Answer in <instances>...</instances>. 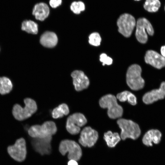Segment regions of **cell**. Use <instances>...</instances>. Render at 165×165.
I'll return each instance as SVG.
<instances>
[{
	"mask_svg": "<svg viewBox=\"0 0 165 165\" xmlns=\"http://www.w3.org/2000/svg\"><path fill=\"white\" fill-rule=\"evenodd\" d=\"M25 106L23 108L19 104H15L13 108L12 114L14 118L18 121L26 119L37 111V106L36 102L30 98L24 99Z\"/></svg>",
	"mask_w": 165,
	"mask_h": 165,
	"instance_id": "1",
	"label": "cell"
},
{
	"mask_svg": "<svg viewBox=\"0 0 165 165\" xmlns=\"http://www.w3.org/2000/svg\"><path fill=\"white\" fill-rule=\"evenodd\" d=\"M99 104L102 108H107L108 115L110 118L115 119L122 116L123 108L118 104L116 98L114 95L108 94L102 97L99 100Z\"/></svg>",
	"mask_w": 165,
	"mask_h": 165,
	"instance_id": "2",
	"label": "cell"
},
{
	"mask_svg": "<svg viewBox=\"0 0 165 165\" xmlns=\"http://www.w3.org/2000/svg\"><path fill=\"white\" fill-rule=\"evenodd\" d=\"M142 70L137 64L130 65L126 74L127 83L132 90H137L142 89L144 86L145 81L141 75Z\"/></svg>",
	"mask_w": 165,
	"mask_h": 165,
	"instance_id": "3",
	"label": "cell"
},
{
	"mask_svg": "<svg viewBox=\"0 0 165 165\" xmlns=\"http://www.w3.org/2000/svg\"><path fill=\"white\" fill-rule=\"evenodd\" d=\"M57 131V127L55 123L52 121H47L42 125H35L31 127L28 130L29 135L33 138H43L52 136Z\"/></svg>",
	"mask_w": 165,
	"mask_h": 165,
	"instance_id": "4",
	"label": "cell"
},
{
	"mask_svg": "<svg viewBox=\"0 0 165 165\" xmlns=\"http://www.w3.org/2000/svg\"><path fill=\"white\" fill-rule=\"evenodd\" d=\"M117 123L121 129L120 138L123 140L127 138L133 140L137 139L141 134V130L138 125L130 120L120 119L117 121Z\"/></svg>",
	"mask_w": 165,
	"mask_h": 165,
	"instance_id": "5",
	"label": "cell"
},
{
	"mask_svg": "<svg viewBox=\"0 0 165 165\" xmlns=\"http://www.w3.org/2000/svg\"><path fill=\"white\" fill-rule=\"evenodd\" d=\"M59 151L61 154L64 156L68 152V157L69 160H79L82 156V151L79 145L75 141L65 139L62 141L59 146Z\"/></svg>",
	"mask_w": 165,
	"mask_h": 165,
	"instance_id": "6",
	"label": "cell"
},
{
	"mask_svg": "<svg viewBox=\"0 0 165 165\" xmlns=\"http://www.w3.org/2000/svg\"><path fill=\"white\" fill-rule=\"evenodd\" d=\"M136 25L135 36L136 39L141 43H146L148 39L147 34L152 36L154 33L151 24L146 18H141L137 20Z\"/></svg>",
	"mask_w": 165,
	"mask_h": 165,
	"instance_id": "7",
	"label": "cell"
},
{
	"mask_svg": "<svg viewBox=\"0 0 165 165\" xmlns=\"http://www.w3.org/2000/svg\"><path fill=\"white\" fill-rule=\"evenodd\" d=\"M119 32L126 37H130L136 25L134 17L128 13H124L120 16L117 22Z\"/></svg>",
	"mask_w": 165,
	"mask_h": 165,
	"instance_id": "8",
	"label": "cell"
},
{
	"mask_svg": "<svg viewBox=\"0 0 165 165\" xmlns=\"http://www.w3.org/2000/svg\"><path fill=\"white\" fill-rule=\"evenodd\" d=\"M87 120L85 116L80 113H75L67 118L66 129L67 131L72 135H76L80 131V127L85 125Z\"/></svg>",
	"mask_w": 165,
	"mask_h": 165,
	"instance_id": "9",
	"label": "cell"
},
{
	"mask_svg": "<svg viewBox=\"0 0 165 165\" xmlns=\"http://www.w3.org/2000/svg\"><path fill=\"white\" fill-rule=\"evenodd\" d=\"M26 143L25 139L21 138L17 140L14 145L9 146L7 151L11 157L19 162L24 161L27 154Z\"/></svg>",
	"mask_w": 165,
	"mask_h": 165,
	"instance_id": "10",
	"label": "cell"
},
{
	"mask_svg": "<svg viewBox=\"0 0 165 165\" xmlns=\"http://www.w3.org/2000/svg\"><path fill=\"white\" fill-rule=\"evenodd\" d=\"M98 137L97 131L90 127H86L81 131L79 142L84 147H91L96 143Z\"/></svg>",
	"mask_w": 165,
	"mask_h": 165,
	"instance_id": "11",
	"label": "cell"
},
{
	"mask_svg": "<svg viewBox=\"0 0 165 165\" xmlns=\"http://www.w3.org/2000/svg\"><path fill=\"white\" fill-rule=\"evenodd\" d=\"M52 136L43 138H34L32 146L35 150L41 155L49 154L51 151V141Z\"/></svg>",
	"mask_w": 165,
	"mask_h": 165,
	"instance_id": "12",
	"label": "cell"
},
{
	"mask_svg": "<svg viewBox=\"0 0 165 165\" xmlns=\"http://www.w3.org/2000/svg\"><path fill=\"white\" fill-rule=\"evenodd\" d=\"M145 60L146 63L158 69H160L165 66V58L153 50H148L146 52Z\"/></svg>",
	"mask_w": 165,
	"mask_h": 165,
	"instance_id": "13",
	"label": "cell"
},
{
	"mask_svg": "<svg viewBox=\"0 0 165 165\" xmlns=\"http://www.w3.org/2000/svg\"><path fill=\"white\" fill-rule=\"evenodd\" d=\"M73 79V83L75 90L79 91L86 89L90 84L87 77L82 71L75 70L71 74Z\"/></svg>",
	"mask_w": 165,
	"mask_h": 165,
	"instance_id": "14",
	"label": "cell"
},
{
	"mask_svg": "<svg viewBox=\"0 0 165 165\" xmlns=\"http://www.w3.org/2000/svg\"><path fill=\"white\" fill-rule=\"evenodd\" d=\"M165 97V82H163L158 89L153 90L145 93L143 96L142 100L146 104H150Z\"/></svg>",
	"mask_w": 165,
	"mask_h": 165,
	"instance_id": "15",
	"label": "cell"
},
{
	"mask_svg": "<svg viewBox=\"0 0 165 165\" xmlns=\"http://www.w3.org/2000/svg\"><path fill=\"white\" fill-rule=\"evenodd\" d=\"M50 13L48 5L45 2H40L35 5L33 8L32 14L36 20L42 21L48 17Z\"/></svg>",
	"mask_w": 165,
	"mask_h": 165,
	"instance_id": "16",
	"label": "cell"
},
{
	"mask_svg": "<svg viewBox=\"0 0 165 165\" xmlns=\"http://www.w3.org/2000/svg\"><path fill=\"white\" fill-rule=\"evenodd\" d=\"M161 136V133L159 130H151L145 134L142 138V142L147 146H152V142L155 144L160 142Z\"/></svg>",
	"mask_w": 165,
	"mask_h": 165,
	"instance_id": "17",
	"label": "cell"
},
{
	"mask_svg": "<svg viewBox=\"0 0 165 165\" xmlns=\"http://www.w3.org/2000/svg\"><path fill=\"white\" fill-rule=\"evenodd\" d=\"M57 37L54 32L46 31L41 36L40 42L44 46L48 48H52L57 44Z\"/></svg>",
	"mask_w": 165,
	"mask_h": 165,
	"instance_id": "18",
	"label": "cell"
},
{
	"mask_svg": "<svg viewBox=\"0 0 165 165\" xmlns=\"http://www.w3.org/2000/svg\"><path fill=\"white\" fill-rule=\"evenodd\" d=\"M104 139L109 147L113 148L120 141L121 138L118 133L108 131L105 133Z\"/></svg>",
	"mask_w": 165,
	"mask_h": 165,
	"instance_id": "19",
	"label": "cell"
},
{
	"mask_svg": "<svg viewBox=\"0 0 165 165\" xmlns=\"http://www.w3.org/2000/svg\"><path fill=\"white\" fill-rule=\"evenodd\" d=\"M13 87L11 80L6 76L0 77V94L4 95L9 93Z\"/></svg>",
	"mask_w": 165,
	"mask_h": 165,
	"instance_id": "20",
	"label": "cell"
},
{
	"mask_svg": "<svg viewBox=\"0 0 165 165\" xmlns=\"http://www.w3.org/2000/svg\"><path fill=\"white\" fill-rule=\"evenodd\" d=\"M21 29L28 33L36 34L38 32V25L33 20H25L21 23Z\"/></svg>",
	"mask_w": 165,
	"mask_h": 165,
	"instance_id": "21",
	"label": "cell"
},
{
	"mask_svg": "<svg viewBox=\"0 0 165 165\" xmlns=\"http://www.w3.org/2000/svg\"><path fill=\"white\" fill-rule=\"evenodd\" d=\"M69 112L68 105L66 104L63 103L53 109L52 112V115L53 118L58 119L68 115Z\"/></svg>",
	"mask_w": 165,
	"mask_h": 165,
	"instance_id": "22",
	"label": "cell"
},
{
	"mask_svg": "<svg viewBox=\"0 0 165 165\" xmlns=\"http://www.w3.org/2000/svg\"><path fill=\"white\" fill-rule=\"evenodd\" d=\"M116 98L121 102L127 101L130 104L133 105L137 104V98L135 96L129 91H125L118 94Z\"/></svg>",
	"mask_w": 165,
	"mask_h": 165,
	"instance_id": "23",
	"label": "cell"
},
{
	"mask_svg": "<svg viewBox=\"0 0 165 165\" xmlns=\"http://www.w3.org/2000/svg\"><path fill=\"white\" fill-rule=\"evenodd\" d=\"M161 6L159 0H146L144 8L147 11L154 13L157 11Z\"/></svg>",
	"mask_w": 165,
	"mask_h": 165,
	"instance_id": "24",
	"label": "cell"
},
{
	"mask_svg": "<svg viewBox=\"0 0 165 165\" xmlns=\"http://www.w3.org/2000/svg\"><path fill=\"white\" fill-rule=\"evenodd\" d=\"M70 9L74 13L79 14L85 10V6L84 2L81 1H75L71 3Z\"/></svg>",
	"mask_w": 165,
	"mask_h": 165,
	"instance_id": "25",
	"label": "cell"
},
{
	"mask_svg": "<svg viewBox=\"0 0 165 165\" xmlns=\"http://www.w3.org/2000/svg\"><path fill=\"white\" fill-rule=\"evenodd\" d=\"M89 42L91 45L97 46L100 45L101 39L98 33L95 32L91 33L89 35Z\"/></svg>",
	"mask_w": 165,
	"mask_h": 165,
	"instance_id": "26",
	"label": "cell"
},
{
	"mask_svg": "<svg viewBox=\"0 0 165 165\" xmlns=\"http://www.w3.org/2000/svg\"><path fill=\"white\" fill-rule=\"evenodd\" d=\"M100 61L102 63V65L105 64L110 65L112 63L113 60L112 58L108 56L105 53L101 54L100 57Z\"/></svg>",
	"mask_w": 165,
	"mask_h": 165,
	"instance_id": "27",
	"label": "cell"
},
{
	"mask_svg": "<svg viewBox=\"0 0 165 165\" xmlns=\"http://www.w3.org/2000/svg\"><path fill=\"white\" fill-rule=\"evenodd\" d=\"M62 3V0H50L49 4L53 8H56L61 5Z\"/></svg>",
	"mask_w": 165,
	"mask_h": 165,
	"instance_id": "28",
	"label": "cell"
},
{
	"mask_svg": "<svg viewBox=\"0 0 165 165\" xmlns=\"http://www.w3.org/2000/svg\"><path fill=\"white\" fill-rule=\"evenodd\" d=\"M68 165H78L77 161L74 160H70L68 163Z\"/></svg>",
	"mask_w": 165,
	"mask_h": 165,
	"instance_id": "29",
	"label": "cell"
},
{
	"mask_svg": "<svg viewBox=\"0 0 165 165\" xmlns=\"http://www.w3.org/2000/svg\"><path fill=\"white\" fill-rule=\"evenodd\" d=\"M161 55L165 58V45L162 46L160 49Z\"/></svg>",
	"mask_w": 165,
	"mask_h": 165,
	"instance_id": "30",
	"label": "cell"
},
{
	"mask_svg": "<svg viewBox=\"0 0 165 165\" xmlns=\"http://www.w3.org/2000/svg\"><path fill=\"white\" fill-rule=\"evenodd\" d=\"M135 0V1H139V0Z\"/></svg>",
	"mask_w": 165,
	"mask_h": 165,
	"instance_id": "31",
	"label": "cell"
},
{
	"mask_svg": "<svg viewBox=\"0 0 165 165\" xmlns=\"http://www.w3.org/2000/svg\"></svg>",
	"mask_w": 165,
	"mask_h": 165,
	"instance_id": "32",
	"label": "cell"
},
{
	"mask_svg": "<svg viewBox=\"0 0 165 165\" xmlns=\"http://www.w3.org/2000/svg\"></svg>",
	"mask_w": 165,
	"mask_h": 165,
	"instance_id": "33",
	"label": "cell"
}]
</instances>
